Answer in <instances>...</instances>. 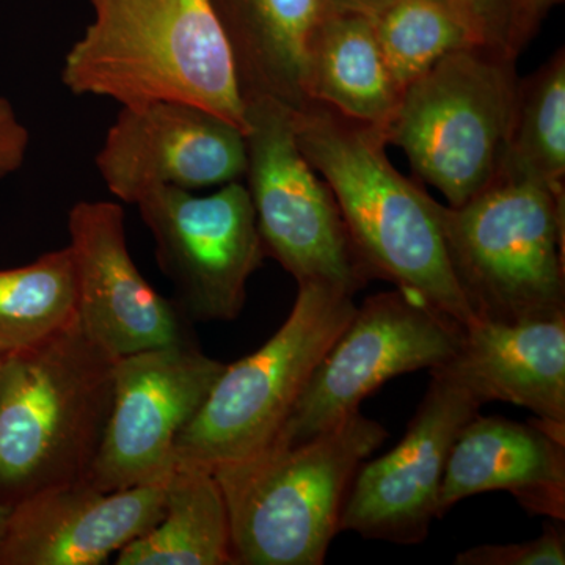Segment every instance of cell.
Segmentation results:
<instances>
[{"label": "cell", "mask_w": 565, "mask_h": 565, "mask_svg": "<svg viewBox=\"0 0 565 565\" xmlns=\"http://www.w3.org/2000/svg\"><path fill=\"white\" fill-rule=\"evenodd\" d=\"M388 438L356 412L318 437L270 445L212 470L226 509L234 565H322L353 478Z\"/></svg>", "instance_id": "277c9868"}, {"label": "cell", "mask_w": 565, "mask_h": 565, "mask_svg": "<svg viewBox=\"0 0 565 565\" xmlns=\"http://www.w3.org/2000/svg\"><path fill=\"white\" fill-rule=\"evenodd\" d=\"M29 145V129L22 125L9 99L0 96V180L21 169Z\"/></svg>", "instance_id": "484cf974"}, {"label": "cell", "mask_w": 565, "mask_h": 565, "mask_svg": "<svg viewBox=\"0 0 565 565\" xmlns=\"http://www.w3.org/2000/svg\"><path fill=\"white\" fill-rule=\"evenodd\" d=\"M9 505L0 504V537H2L3 530H6L7 519H9L10 514Z\"/></svg>", "instance_id": "f1b7e54d"}, {"label": "cell", "mask_w": 565, "mask_h": 565, "mask_svg": "<svg viewBox=\"0 0 565 565\" xmlns=\"http://www.w3.org/2000/svg\"><path fill=\"white\" fill-rule=\"evenodd\" d=\"M430 382L403 440L353 478L340 531L370 541L418 545L437 515L438 490L452 445L484 401L445 367Z\"/></svg>", "instance_id": "7c38bea8"}, {"label": "cell", "mask_w": 565, "mask_h": 565, "mask_svg": "<svg viewBox=\"0 0 565 565\" xmlns=\"http://www.w3.org/2000/svg\"><path fill=\"white\" fill-rule=\"evenodd\" d=\"M299 286L286 321L258 351L225 364L174 445V465L215 470L273 444L323 355L355 313L353 296L318 282Z\"/></svg>", "instance_id": "52a82bcc"}, {"label": "cell", "mask_w": 565, "mask_h": 565, "mask_svg": "<svg viewBox=\"0 0 565 565\" xmlns=\"http://www.w3.org/2000/svg\"><path fill=\"white\" fill-rule=\"evenodd\" d=\"M134 206L150 230L156 259L172 281L173 303L188 322H232L266 250L250 195L241 181L211 195L163 185Z\"/></svg>", "instance_id": "30bf717a"}, {"label": "cell", "mask_w": 565, "mask_h": 565, "mask_svg": "<svg viewBox=\"0 0 565 565\" xmlns=\"http://www.w3.org/2000/svg\"><path fill=\"white\" fill-rule=\"evenodd\" d=\"M167 481L115 492L82 481L25 498L11 505L0 537V565L106 564L158 525Z\"/></svg>", "instance_id": "9a60e30c"}, {"label": "cell", "mask_w": 565, "mask_h": 565, "mask_svg": "<svg viewBox=\"0 0 565 565\" xmlns=\"http://www.w3.org/2000/svg\"><path fill=\"white\" fill-rule=\"evenodd\" d=\"M115 362L79 321L0 359V504L85 481L109 422Z\"/></svg>", "instance_id": "3957f363"}, {"label": "cell", "mask_w": 565, "mask_h": 565, "mask_svg": "<svg viewBox=\"0 0 565 565\" xmlns=\"http://www.w3.org/2000/svg\"><path fill=\"white\" fill-rule=\"evenodd\" d=\"M111 195L136 204L163 185L196 191L241 181L245 136L217 115L177 102L121 107L95 158Z\"/></svg>", "instance_id": "4fadbf2b"}, {"label": "cell", "mask_w": 565, "mask_h": 565, "mask_svg": "<svg viewBox=\"0 0 565 565\" xmlns=\"http://www.w3.org/2000/svg\"><path fill=\"white\" fill-rule=\"evenodd\" d=\"M90 24L62 66L73 95L121 107L192 104L245 132L228 41L211 0H87Z\"/></svg>", "instance_id": "7a4b0ae2"}, {"label": "cell", "mask_w": 565, "mask_h": 565, "mask_svg": "<svg viewBox=\"0 0 565 565\" xmlns=\"http://www.w3.org/2000/svg\"><path fill=\"white\" fill-rule=\"evenodd\" d=\"M228 41L243 99L270 98L297 110L308 103L305 51L322 0H211Z\"/></svg>", "instance_id": "ac0fdd59"}, {"label": "cell", "mask_w": 565, "mask_h": 565, "mask_svg": "<svg viewBox=\"0 0 565 565\" xmlns=\"http://www.w3.org/2000/svg\"><path fill=\"white\" fill-rule=\"evenodd\" d=\"M501 167L565 192V54L563 47L519 79L514 121Z\"/></svg>", "instance_id": "7402d4cb"}, {"label": "cell", "mask_w": 565, "mask_h": 565, "mask_svg": "<svg viewBox=\"0 0 565 565\" xmlns=\"http://www.w3.org/2000/svg\"><path fill=\"white\" fill-rule=\"evenodd\" d=\"M77 278V321L115 359L192 340L173 300L145 280L126 244L125 212L110 202H77L68 212Z\"/></svg>", "instance_id": "5bb4252c"}, {"label": "cell", "mask_w": 565, "mask_h": 565, "mask_svg": "<svg viewBox=\"0 0 565 565\" xmlns=\"http://www.w3.org/2000/svg\"><path fill=\"white\" fill-rule=\"evenodd\" d=\"M77 321V278L70 247L28 266L0 270V359Z\"/></svg>", "instance_id": "44dd1931"}, {"label": "cell", "mask_w": 565, "mask_h": 565, "mask_svg": "<svg viewBox=\"0 0 565 565\" xmlns=\"http://www.w3.org/2000/svg\"><path fill=\"white\" fill-rule=\"evenodd\" d=\"M297 147L332 189L367 278L416 292L463 326L475 321L455 274L437 202L394 169L384 131L321 103L291 110Z\"/></svg>", "instance_id": "6da1fadb"}, {"label": "cell", "mask_w": 565, "mask_h": 565, "mask_svg": "<svg viewBox=\"0 0 565 565\" xmlns=\"http://www.w3.org/2000/svg\"><path fill=\"white\" fill-rule=\"evenodd\" d=\"M468 25L482 47L515 58L511 52V25L515 0H446Z\"/></svg>", "instance_id": "d4e9b609"}, {"label": "cell", "mask_w": 565, "mask_h": 565, "mask_svg": "<svg viewBox=\"0 0 565 565\" xmlns=\"http://www.w3.org/2000/svg\"><path fill=\"white\" fill-rule=\"evenodd\" d=\"M223 370L193 340L117 359L109 422L84 482L115 492L169 478L178 437Z\"/></svg>", "instance_id": "8fae6325"}, {"label": "cell", "mask_w": 565, "mask_h": 565, "mask_svg": "<svg viewBox=\"0 0 565 565\" xmlns=\"http://www.w3.org/2000/svg\"><path fill=\"white\" fill-rule=\"evenodd\" d=\"M503 490L523 511L565 520V424L476 415L459 434L438 490L437 515L475 494Z\"/></svg>", "instance_id": "2e32d148"}, {"label": "cell", "mask_w": 565, "mask_h": 565, "mask_svg": "<svg viewBox=\"0 0 565 565\" xmlns=\"http://www.w3.org/2000/svg\"><path fill=\"white\" fill-rule=\"evenodd\" d=\"M546 523L533 541L522 544L478 545L456 556L457 565H564L565 535L556 520Z\"/></svg>", "instance_id": "cb8c5ba5"}, {"label": "cell", "mask_w": 565, "mask_h": 565, "mask_svg": "<svg viewBox=\"0 0 565 565\" xmlns=\"http://www.w3.org/2000/svg\"><path fill=\"white\" fill-rule=\"evenodd\" d=\"M305 95L345 117L384 129L403 98L371 17L326 10L305 51Z\"/></svg>", "instance_id": "d6986e66"}, {"label": "cell", "mask_w": 565, "mask_h": 565, "mask_svg": "<svg viewBox=\"0 0 565 565\" xmlns=\"http://www.w3.org/2000/svg\"><path fill=\"white\" fill-rule=\"evenodd\" d=\"M437 215L475 321L565 313V192L501 167L467 203L437 202Z\"/></svg>", "instance_id": "5b68a950"}, {"label": "cell", "mask_w": 565, "mask_h": 565, "mask_svg": "<svg viewBox=\"0 0 565 565\" xmlns=\"http://www.w3.org/2000/svg\"><path fill=\"white\" fill-rule=\"evenodd\" d=\"M390 2L392 0H322L326 10L353 11V13L366 14V17H374Z\"/></svg>", "instance_id": "83f0119b"}, {"label": "cell", "mask_w": 565, "mask_h": 565, "mask_svg": "<svg viewBox=\"0 0 565 565\" xmlns=\"http://www.w3.org/2000/svg\"><path fill=\"white\" fill-rule=\"evenodd\" d=\"M516 58L470 47L452 52L403 93L384 129L419 181L460 206L500 173L516 103Z\"/></svg>", "instance_id": "8992f818"}, {"label": "cell", "mask_w": 565, "mask_h": 565, "mask_svg": "<svg viewBox=\"0 0 565 565\" xmlns=\"http://www.w3.org/2000/svg\"><path fill=\"white\" fill-rule=\"evenodd\" d=\"M371 20L403 93L446 55L481 46L446 0H392Z\"/></svg>", "instance_id": "603a6c76"}, {"label": "cell", "mask_w": 565, "mask_h": 565, "mask_svg": "<svg viewBox=\"0 0 565 565\" xmlns=\"http://www.w3.org/2000/svg\"><path fill=\"white\" fill-rule=\"evenodd\" d=\"M445 370L484 403L503 401L565 424V313L526 321H476Z\"/></svg>", "instance_id": "e0dca14e"}, {"label": "cell", "mask_w": 565, "mask_h": 565, "mask_svg": "<svg viewBox=\"0 0 565 565\" xmlns=\"http://www.w3.org/2000/svg\"><path fill=\"white\" fill-rule=\"evenodd\" d=\"M463 334V323L416 292L396 288L367 297L270 445L303 444L360 412L390 379L444 366L459 352Z\"/></svg>", "instance_id": "9c48e42d"}, {"label": "cell", "mask_w": 565, "mask_h": 565, "mask_svg": "<svg viewBox=\"0 0 565 565\" xmlns=\"http://www.w3.org/2000/svg\"><path fill=\"white\" fill-rule=\"evenodd\" d=\"M248 195L266 256L297 285L318 282L355 296L370 282L332 189L303 158L291 109L244 99Z\"/></svg>", "instance_id": "ba28073f"}, {"label": "cell", "mask_w": 565, "mask_h": 565, "mask_svg": "<svg viewBox=\"0 0 565 565\" xmlns=\"http://www.w3.org/2000/svg\"><path fill=\"white\" fill-rule=\"evenodd\" d=\"M118 565H234L228 509L212 471L177 463L162 519L117 553Z\"/></svg>", "instance_id": "ffe728a7"}, {"label": "cell", "mask_w": 565, "mask_h": 565, "mask_svg": "<svg viewBox=\"0 0 565 565\" xmlns=\"http://www.w3.org/2000/svg\"><path fill=\"white\" fill-rule=\"evenodd\" d=\"M563 2L564 0H515L511 40H509L512 55L515 58L534 39L550 11Z\"/></svg>", "instance_id": "4316f807"}]
</instances>
